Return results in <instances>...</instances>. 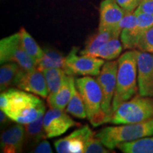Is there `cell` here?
<instances>
[{"label": "cell", "mask_w": 153, "mask_h": 153, "mask_svg": "<svg viewBox=\"0 0 153 153\" xmlns=\"http://www.w3.org/2000/svg\"><path fill=\"white\" fill-rule=\"evenodd\" d=\"M135 12H142L153 15V0H143L140 3Z\"/></svg>", "instance_id": "cell-28"}, {"label": "cell", "mask_w": 153, "mask_h": 153, "mask_svg": "<svg viewBox=\"0 0 153 153\" xmlns=\"http://www.w3.org/2000/svg\"><path fill=\"white\" fill-rule=\"evenodd\" d=\"M73 76L67 74L60 89L54 94L48 95L47 100L51 108L64 110L68 106L72 97V87L75 84Z\"/></svg>", "instance_id": "cell-15"}, {"label": "cell", "mask_w": 153, "mask_h": 153, "mask_svg": "<svg viewBox=\"0 0 153 153\" xmlns=\"http://www.w3.org/2000/svg\"><path fill=\"white\" fill-rule=\"evenodd\" d=\"M117 71L118 62L108 61L104 63L97 78L102 91L101 110L106 114L109 123L113 116L112 101L116 90Z\"/></svg>", "instance_id": "cell-8"}, {"label": "cell", "mask_w": 153, "mask_h": 153, "mask_svg": "<svg viewBox=\"0 0 153 153\" xmlns=\"http://www.w3.org/2000/svg\"><path fill=\"white\" fill-rule=\"evenodd\" d=\"M79 48L73 47L66 57L64 70L71 76H98L104 64V60L97 57L76 55Z\"/></svg>", "instance_id": "cell-7"}, {"label": "cell", "mask_w": 153, "mask_h": 153, "mask_svg": "<svg viewBox=\"0 0 153 153\" xmlns=\"http://www.w3.org/2000/svg\"><path fill=\"white\" fill-rule=\"evenodd\" d=\"M66 112L79 119H84L87 117L83 99L79 92L76 89L75 84L72 87V97L67 106Z\"/></svg>", "instance_id": "cell-23"}, {"label": "cell", "mask_w": 153, "mask_h": 153, "mask_svg": "<svg viewBox=\"0 0 153 153\" xmlns=\"http://www.w3.org/2000/svg\"><path fill=\"white\" fill-rule=\"evenodd\" d=\"M153 118V97L138 95L120 104L110 123L116 125L136 123Z\"/></svg>", "instance_id": "cell-5"}, {"label": "cell", "mask_w": 153, "mask_h": 153, "mask_svg": "<svg viewBox=\"0 0 153 153\" xmlns=\"http://www.w3.org/2000/svg\"><path fill=\"white\" fill-rule=\"evenodd\" d=\"M0 119H1V124H5L9 122V119H10L7 114L4 111H3L2 110H1L0 111Z\"/></svg>", "instance_id": "cell-31"}, {"label": "cell", "mask_w": 153, "mask_h": 153, "mask_svg": "<svg viewBox=\"0 0 153 153\" xmlns=\"http://www.w3.org/2000/svg\"><path fill=\"white\" fill-rule=\"evenodd\" d=\"M21 67L15 62H7L1 65L0 68V90L5 91L11 85H14Z\"/></svg>", "instance_id": "cell-21"}, {"label": "cell", "mask_w": 153, "mask_h": 153, "mask_svg": "<svg viewBox=\"0 0 153 153\" xmlns=\"http://www.w3.org/2000/svg\"><path fill=\"white\" fill-rule=\"evenodd\" d=\"M114 38H117L114 32L109 30H99L97 33L91 36L86 43L85 48L80 54L97 57V53L100 48L107 41Z\"/></svg>", "instance_id": "cell-16"}, {"label": "cell", "mask_w": 153, "mask_h": 153, "mask_svg": "<svg viewBox=\"0 0 153 153\" xmlns=\"http://www.w3.org/2000/svg\"><path fill=\"white\" fill-rule=\"evenodd\" d=\"M122 49L123 47L118 38H114L99 48L97 53V57L108 60H114L119 56Z\"/></svg>", "instance_id": "cell-24"}, {"label": "cell", "mask_w": 153, "mask_h": 153, "mask_svg": "<svg viewBox=\"0 0 153 153\" xmlns=\"http://www.w3.org/2000/svg\"><path fill=\"white\" fill-rule=\"evenodd\" d=\"M118 4L127 12H133L140 4L139 0H116Z\"/></svg>", "instance_id": "cell-27"}, {"label": "cell", "mask_w": 153, "mask_h": 153, "mask_svg": "<svg viewBox=\"0 0 153 153\" xmlns=\"http://www.w3.org/2000/svg\"><path fill=\"white\" fill-rule=\"evenodd\" d=\"M137 82L140 95L153 97V54L139 52L137 55Z\"/></svg>", "instance_id": "cell-13"}, {"label": "cell", "mask_w": 153, "mask_h": 153, "mask_svg": "<svg viewBox=\"0 0 153 153\" xmlns=\"http://www.w3.org/2000/svg\"><path fill=\"white\" fill-rule=\"evenodd\" d=\"M117 148L124 153H153V137L121 143Z\"/></svg>", "instance_id": "cell-17"}, {"label": "cell", "mask_w": 153, "mask_h": 153, "mask_svg": "<svg viewBox=\"0 0 153 153\" xmlns=\"http://www.w3.org/2000/svg\"><path fill=\"white\" fill-rule=\"evenodd\" d=\"M137 51H128L118 60L116 87L112 101L113 114L120 104L130 100L137 93Z\"/></svg>", "instance_id": "cell-1"}, {"label": "cell", "mask_w": 153, "mask_h": 153, "mask_svg": "<svg viewBox=\"0 0 153 153\" xmlns=\"http://www.w3.org/2000/svg\"><path fill=\"white\" fill-rule=\"evenodd\" d=\"M79 125L63 110L58 108H51L44 115L43 126L47 138L60 136L70 128Z\"/></svg>", "instance_id": "cell-10"}, {"label": "cell", "mask_w": 153, "mask_h": 153, "mask_svg": "<svg viewBox=\"0 0 153 153\" xmlns=\"http://www.w3.org/2000/svg\"><path fill=\"white\" fill-rule=\"evenodd\" d=\"M14 85L19 89L48 98L49 92L47 82L43 72L36 68L31 71H25L23 69L17 74Z\"/></svg>", "instance_id": "cell-9"}, {"label": "cell", "mask_w": 153, "mask_h": 153, "mask_svg": "<svg viewBox=\"0 0 153 153\" xmlns=\"http://www.w3.org/2000/svg\"><path fill=\"white\" fill-rule=\"evenodd\" d=\"M0 62L1 65L15 62L25 71H31L36 68L35 62L22 46L19 33L1 40Z\"/></svg>", "instance_id": "cell-6"}, {"label": "cell", "mask_w": 153, "mask_h": 153, "mask_svg": "<svg viewBox=\"0 0 153 153\" xmlns=\"http://www.w3.org/2000/svg\"><path fill=\"white\" fill-rule=\"evenodd\" d=\"M75 86L83 99L87 118L92 126L97 127L109 123L106 114L101 110L102 91L97 80L89 76L76 78Z\"/></svg>", "instance_id": "cell-4"}, {"label": "cell", "mask_w": 153, "mask_h": 153, "mask_svg": "<svg viewBox=\"0 0 153 153\" xmlns=\"http://www.w3.org/2000/svg\"><path fill=\"white\" fill-rule=\"evenodd\" d=\"M99 12V30L112 31L118 38L121 33L118 29V25L126 11L118 4L116 0H104L100 4Z\"/></svg>", "instance_id": "cell-11"}, {"label": "cell", "mask_w": 153, "mask_h": 153, "mask_svg": "<svg viewBox=\"0 0 153 153\" xmlns=\"http://www.w3.org/2000/svg\"><path fill=\"white\" fill-rule=\"evenodd\" d=\"M19 37L22 46L28 55L33 59L36 65L40 62L43 57L44 51L36 43L33 38L26 31V29L22 28L19 30Z\"/></svg>", "instance_id": "cell-18"}, {"label": "cell", "mask_w": 153, "mask_h": 153, "mask_svg": "<svg viewBox=\"0 0 153 153\" xmlns=\"http://www.w3.org/2000/svg\"><path fill=\"white\" fill-rule=\"evenodd\" d=\"M44 116L38 118L35 121L24 124L26 139L31 143H38L43 139L47 138L43 126Z\"/></svg>", "instance_id": "cell-22"}, {"label": "cell", "mask_w": 153, "mask_h": 153, "mask_svg": "<svg viewBox=\"0 0 153 153\" xmlns=\"http://www.w3.org/2000/svg\"><path fill=\"white\" fill-rule=\"evenodd\" d=\"M66 57L55 50L45 48L44 50L43 57L36 65V68L41 71L45 69L62 68L64 70L65 65Z\"/></svg>", "instance_id": "cell-19"}, {"label": "cell", "mask_w": 153, "mask_h": 153, "mask_svg": "<svg viewBox=\"0 0 153 153\" xmlns=\"http://www.w3.org/2000/svg\"><path fill=\"white\" fill-rule=\"evenodd\" d=\"M47 82L48 95H53L62 87L65 78L68 74L62 68L45 69L43 71Z\"/></svg>", "instance_id": "cell-20"}, {"label": "cell", "mask_w": 153, "mask_h": 153, "mask_svg": "<svg viewBox=\"0 0 153 153\" xmlns=\"http://www.w3.org/2000/svg\"><path fill=\"white\" fill-rule=\"evenodd\" d=\"M143 1V0H139V1H140V3L141 2V1Z\"/></svg>", "instance_id": "cell-32"}, {"label": "cell", "mask_w": 153, "mask_h": 153, "mask_svg": "<svg viewBox=\"0 0 153 153\" xmlns=\"http://www.w3.org/2000/svg\"><path fill=\"white\" fill-rule=\"evenodd\" d=\"M23 124H16L4 131L1 135V148L5 153L22 152L26 135Z\"/></svg>", "instance_id": "cell-14"}, {"label": "cell", "mask_w": 153, "mask_h": 153, "mask_svg": "<svg viewBox=\"0 0 153 153\" xmlns=\"http://www.w3.org/2000/svg\"><path fill=\"white\" fill-rule=\"evenodd\" d=\"M94 134L95 133L89 126H82L68 136L55 141L54 145L56 152L58 153L85 152L86 143Z\"/></svg>", "instance_id": "cell-12"}, {"label": "cell", "mask_w": 153, "mask_h": 153, "mask_svg": "<svg viewBox=\"0 0 153 153\" xmlns=\"http://www.w3.org/2000/svg\"><path fill=\"white\" fill-rule=\"evenodd\" d=\"M137 48L143 52L153 54V26L149 28L141 36Z\"/></svg>", "instance_id": "cell-26"}, {"label": "cell", "mask_w": 153, "mask_h": 153, "mask_svg": "<svg viewBox=\"0 0 153 153\" xmlns=\"http://www.w3.org/2000/svg\"><path fill=\"white\" fill-rule=\"evenodd\" d=\"M109 149L105 148L104 145L98 137L96 136V134L89 137L85 145V152L86 153H108L111 151Z\"/></svg>", "instance_id": "cell-25"}, {"label": "cell", "mask_w": 153, "mask_h": 153, "mask_svg": "<svg viewBox=\"0 0 153 153\" xmlns=\"http://www.w3.org/2000/svg\"><path fill=\"white\" fill-rule=\"evenodd\" d=\"M6 92L9 98V106L5 113L10 120L24 125L44 116L45 106L36 94L16 89H9Z\"/></svg>", "instance_id": "cell-2"}, {"label": "cell", "mask_w": 153, "mask_h": 153, "mask_svg": "<svg viewBox=\"0 0 153 153\" xmlns=\"http://www.w3.org/2000/svg\"><path fill=\"white\" fill-rule=\"evenodd\" d=\"M9 106V98L6 91L1 92L0 95V108L3 111H6Z\"/></svg>", "instance_id": "cell-30"}, {"label": "cell", "mask_w": 153, "mask_h": 153, "mask_svg": "<svg viewBox=\"0 0 153 153\" xmlns=\"http://www.w3.org/2000/svg\"><path fill=\"white\" fill-rule=\"evenodd\" d=\"M151 135H153V118L141 123L106 127L96 134V136L103 145L109 150L116 148L121 143L135 140Z\"/></svg>", "instance_id": "cell-3"}, {"label": "cell", "mask_w": 153, "mask_h": 153, "mask_svg": "<svg viewBox=\"0 0 153 153\" xmlns=\"http://www.w3.org/2000/svg\"><path fill=\"white\" fill-rule=\"evenodd\" d=\"M34 153H52L53 150L51 145L47 140L41 141L38 146L32 151Z\"/></svg>", "instance_id": "cell-29"}]
</instances>
